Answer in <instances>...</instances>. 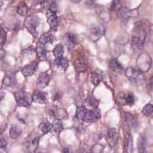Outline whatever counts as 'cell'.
Segmentation results:
<instances>
[{
	"label": "cell",
	"instance_id": "obj_1",
	"mask_svg": "<svg viewBox=\"0 0 153 153\" xmlns=\"http://www.w3.org/2000/svg\"><path fill=\"white\" fill-rule=\"evenodd\" d=\"M146 39V31L141 23L136 25L131 32V45L133 49L141 50Z\"/></svg>",
	"mask_w": 153,
	"mask_h": 153
},
{
	"label": "cell",
	"instance_id": "obj_2",
	"mask_svg": "<svg viewBox=\"0 0 153 153\" xmlns=\"http://www.w3.org/2000/svg\"><path fill=\"white\" fill-rule=\"evenodd\" d=\"M125 74L130 82L136 85L142 84L145 79L144 73L131 67H128L126 69Z\"/></svg>",
	"mask_w": 153,
	"mask_h": 153
},
{
	"label": "cell",
	"instance_id": "obj_3",
	"mask_svg": "<svg viewBox=\"0 0 153 153\" xmlns=\"http://www.w3.org/2000/svg\"><path fill=\"white\" fill-rule=\"evenodd\" d=\"M152 60L150 56L146 53H142L139 54L136 60V66L137 69L143 73L149 71L151 66Z\"/></svg>",
	"mask_w": 153,
	"mask_h": 153
},
{
	"label": "cell",
	"instance_id": "obj_4",
	"mask_svg": "<svg viewBox=\"0 0 153 153\" xmlns=\"http://www.w3.org/2000/svg\"><path fill=\"white\" fill-rule=\"evenodd\" d=\"M14 97L17 104L20 106L27 107L32 102V95L24 90H19L15 92Z\"/></svg>",
	"mask_w": 153,
	"mask_h": 153
},
{
	"label": "cell",
	"instance_id": "obj_5",
	"mask_svg": "<svg viewBox=\"0 0 153 153\" xmlns=\"http://www.w3.org/2000/svg\"><path fill=\"white\" fill-rule=\"evenodd\" d=\"M39 24V18L35 15H30L27 16L24 23L25 27L35 37L37 35L36 27L38 26Z\"/></svg>",
	"mask_w": 153,
	"mask_h": 153
},
{
	"label": "cell",
	"instance_id": "obj_6",
	"mask_svg": "<svg viewBox=\"0 0 153 153\" xmlns=\"http://www.w3.org/2000/svg\"><path fill=\"white\" fill-rule=\"evenodd\" d=\"M100 118V112L98 109H87L85 108L81 120L86 123H94L98 121Z\"/></svg>",
	"mask_w": 153,
	"mask_h": 153
},
{
	"label": "cell",
	"instance_id": "obj_7",
	"mask_svg": "<svg viewBox=\"0 0 153 153\" xmlns=\"http://www.w3.org/2000/svg\"><path fill=\"white\" fill-rule=\"evenodd\" d=\"M117 99L118 102L123 105L132 106L135 102L134 95L130 92L120 91L117 93Z\"/></svg>",
	"mask_w": 153,
	"mask_h": 153
},
{
	"label": "cell",
	"instance_id": "obj_8",
	"mask_svg": "<svg viewBox=\"0 0 153 153\" xmlns=\"http://www.w3.org/2000/svg\"><path fill=\"white\" fill-rule=\"evenodd\" d=\"M105 34V29L102 25L93 26L90 30L89 37L92 41H98Z\"/></svg>",
	"mask_w": 153,
	"mask_h": 153
},
{
	"label": "cell",
	"instance_id": "obj_9",
	"mask_svg": "<svg viewBox=\"0 0 153 153\" xmlns=\"http://www.w3.org/2000/svg\"><path fill=\"white\" fill-rule=\"evenodd\" d=\"M39 137H35L33 138H30L26 140L23 143L24 151L27 153H32L35 151V150L38 148Z\"/></svg>",
	"mask_w": 153,
	"mask_h": 153
},
{
	"label": "cell",
	"instance_id": "obj_10",
	"mask_svg": "<svg viewBox=\"0 0 153 153\" xmlns=\"http://www.w3.org/2000/svg\"><path fill=\"white\" fill-rule=\"evenodd\" d=\"M47 112L50 115L55 118V119L60 120L66 118L68 115L65 109L57 108L56 106H51L48 108L47 109Z\"/></svg>",
	"mask_w": 153,
	"mask_h": 153
},
{
	"label": "cell",
	"instance_id": "obj_11",
	"mask_svg": "<svg viewBox=\"0 0 153 153\" xmlns=\"http://www.w3.org/2000/svg\"><path fill=\"white\" fill-rule=\"evenodd\" d=\"M134 10H130L127 7L122 6L118 9L117 16L120 19H122L123 20H128L130 17H134V16H137V14H136V13H134Z\"/></svg>",
	"mask_w": 153,
	"mask_h": 153
},
{
	"label": "cell",
	"instance_id": "obj_12",
	"mask_svg": "<svg viewBox=\"0 0 153 153\" xmlns=\"http://www.w3.org/2000/svg\"><path fill=\"white\" fill-rule=\"evenodd\" d=\"M69 66V60L65 57L56 58L53 63V68L55 70L65 71Z\"/></svg>",
	"mask_w": 153,
	"mask_h": 153
},
{
	"label": "cell",
	"instance_id": "obj_13",
	"mask_svg": "<svg viewBox=\"0 0 153 153\" xmlns=\"http://www.w3.org/2000/svg\"><path fill=\"white\" fill-rule=\"evenodd\" d=\"M38 64H39V62L36 60H35V61L31 62L29 64L25 66L22 70L23 75L25 77H28L33 75L35 73L38 68Z\"/></svg>",
	"mask_w": 153,
	"mask_h": 153
},
{
	"label": "cell",
	"instance_id": "obj_14",
	"mask_svg": "<svg viewBox=\"0 0 153 153\" xmlns=\"http://www.w3.org/2000/svg\"><path fill=\"white\" fill-rule=\"evenodd\" d=\"M32 102L38 103L39 104H45L48 101L47 93L39 90H36L34 91L32 95Z\"/></svg>",
	"mask_w": 153,
	"mask_h": 153
},
{
	"label": "cell",
	"instance_id": "obj_15",
	"mask_svg": "<svg viewBox=\"0 0 153 153\" xmlns=\"http://www.w3.org/2000/svg\"><path fill=\"white\" fill-rule=\"evenodd\" d=\"M107 143L111 147H114L118 139V133L116 128H111L107 132Z\"/></svg>",
	"mask_w": 153,
	"mask_h": 153
},
{
	"label": "cell",
	"instance_id": "obj_16",
	"mask_svg": "<svg viewBox=\"0 0 153 153\" xmlns=\"http://www.w3.org/2000/svg\"><path fill=\"white\" fill-rule=\"evenodd\" d=\"M2 84L7 87H14L17 84L15 74L13 72H7L2 79Z\"/></svg>",
	"mask_w": 153,
	"mask_h": 153
},
{
	"label": "cell",
	"instance_id": "obj_17",
	"mask_svg": "<svg viewBox=\"0 0 153 153\" xmlns=\"http://www.w3.org/2000/svg\"><path fill=\"white\" fill-rule=\"evenodd\" d=\"M50 77L47 72H42L37 79L36 85L39 88H44L48 84Z\"/></svg>",
	"mask_w": 153,
	"mask_h": 153
},
{
	"label": "cell",
	"instance_id": "obj_18",
	"mask_svg": "<svg viewBox=\"0 0 153 153\" xmlns=\"http://www.w3.org/2000/svg\"><path fill=\"white\" fill-rule=\"evenodd\" d=\"M74 66L78 72H83L88 68V63L84 57H78L74 62Z\"/></svg>",
	"mask_w": 153,
	"mask_h": 153
},
{
	"label": "cell",
	"instance_id": "obj_19",
	"mask_svg": "<svg viewBox=\"0 0 153 153\" xmlns=\"http://www.w3.org/2000/svg\"><path fill=\"white\" fill-rule=\"evenodd\" d=\"M124 117L125 120L129 126L133 128H136L138 126V119L136 115L127 112L125 114Z\"/></svg>",
	"mask_w": 153,
	"mask_h": 153
},
{
	"label": "cell",
	"instance_id": "obj_20",
	"mask_svg": "<svg viewBox=\"0 0 153 153\" xmlns=\"http://www.w3.org/2000/svg\"><path fill=\"white\" fill-rule=\"evenodd\" d=\"M36 52L38 59L41 60H44L46 59L47 50L45 48V45L39 42H38L36 44Z\"/></svg>",
	"mask_w": 153,
	"mask_h": 153
},
{
	"label": "cell",
	"instance_id": "obj_21",
	"mask_svg": "<svg viewBox=\"0 0 153 153\" xmlns=\"http://www.w3.org/2000/svg\"><path fill=\"white\" fill-rule=\"evenodd\" d=\"M124 146L126 151L128 152L131 153L133 150V141L132 137L131 134L129 133H127L125 135L124 137Z\"/></svg>",
	"mask_w": 153,
	"mask_h": 153
},
{
	"label": "cell",
	"instance_id": "obj_22",
	"mask_svg": "<svg viewBox=\"0 0 153 153\" xmlns=\"http://www.w3.org/2000/svg\"><path fill=\"white\" fill-rule=\"evenodd\" d=\"M137 145L138 153H146V139L145 136L140 134L138 140Z\"/></svg>",
	"mask_w": 153,
	"mask_h": 153
},
{
	"label": "cell",
	"instance_id": "obj_23",
	"mask_svg": "<svg viewBox=\"0 0 153 153\" xmlns=\"http://www.w3.org/2000/svg\"><path fill=\"white\" fill-rule=\"evenodd\" d=\"M9 133L11 138L16 139L20 136L22 133V130L19 126L17 125H14L11 127Z\"/></svg>",
	"mask_w": 153,
	"mask_h": 153
},
{
	"label": "cell",
	"instance_id": "obj_24",
	"mask_svg": "<svg viewBox=\"0 0 153 153\" xmlns=\"http://www.w3.org/2000/svg\"><path fill=\"white\" fill-rule=\"evenodd\" d=\"M96 11L97 13V14L102 19V20L108 22L110 20L108 11H107V10L105 9L104 7H98L97 9L96 10Z\"/></svg>",
	"mask_w": 153,
	"mask_h": 153
},
{
	"label": "cell",
	"instance_id": "obj_25",
	"mask_svg": "<svg viewBox=\"0 0 153 153\" xmlns=\"http://www.w3.org/2000/svg\"><path fill=\"white\" fill-rule=\"evenodd\" d=\"M54 40V38L53 35L51 33L46 32L42 33L39 39V42L42 43V44H45L47 43H51L52 44Z\"/></svg>",
	"mask_w": 153,
	"mask_h": 153
},
{
	"label": "cell",
	"instance_id": "obj_26",
	"mask_svg": "<svg viewBox=\"0 0 153 153\" xmlns=\"http://www.w3.org/2000/svg\"><path fill=\"white\" fill-rule=\"evenodd\" d=\"M38 128L42 134H45L51 131L52 129V124L48 121H44L40 123Z\"/></svg>",
	"mask_w": 153,
	"mask_h": 153
},
{
	"label": "cell",
	"instance_id": "obj_27",
	"mask_svg": "<svg viewBox=\"0 0 153 153\" xmlns=\"http://www.w3.org/2000/svg\"><path fill=\"white\" fill-rule=\"evenodd\" d=\"M109 67L113 72L116 73H119L123 70V68L120 65V63L115 59H112L109 61Z\"/></svg>",
	"mask_w": 153,
	"mask_h": 153
},
{
	"label": "cell",
	"instance_id": "obj_28",
	"mask_svg": "<svg viewBox=\"0 0 153 153\" xmlns=\"http://www.w3.org/2000/svg\"><path fill=\"white\" fill-rule=\"evenodd\" d=\"M85 103L93 109L97 108L99 105V100H97L94 96L88 95L85 99Z\"/></svg>",
	"mask_w": 153,
	"mask_h": 153
},
{
	"label": "cell",
	"instance_id": "obj_29",
	"mask_svg": "<svg viewBox=\"0 0 153 153\" xmlns=\"http://www.w3.org/2000/svg\"><path fill=\"white\" fill-rule=\"evenodd\" d=\"M53 53L56 58L62 57L64 53V47L62 44H57L53 50Z\"/></svg>",
	"mask_w": 153,
	"mask_h": 153
},
{
	"label": "cell",
	"instance_id": "obj_30",
	"mask_svg": "<svg viewBox=\"0 0 153 153\" xmlns=\"http://www.w3.org/2000/svg\"><path fill=\"white\" fill-rule=\"evenodd\" d=\"M17 12L21 16H25L29 12V7L25 2H20L17 7Z\"/></svg>",
	"mask_w": 153,
	"mask_h": 153
},
{
	"label": "cell",
	"instance_id": "obj_31",
	"mask_svg": "<svg viewBox=\"0 0 153 153\" xmlns=\"http://www.w3.org/2000/svg\"><path fill=\"white\" fill-rule=\"evenodd\" d=\"M51 124L52 129L56 133H60L63 130V123L60 120L55 119Z\"/></svg>",
	"mask_w": 153,
	"mask_h": 153
},
{
	"label": "cell",
	"instance_id": "obj_32",
	"mask_svg": "<svg viewBox=\"0 0 153 153\" xmlns=\"http://www.w3.org/2000/svg\"><path fill=\"white\" fill-rule=\"evenodd\" d=\"M47 23L51 28H54L58 25V17L56 14H51L47 19Z\"/></svg>",
	"mask_w": 153,
	"mask_h": 153
},
{
	"label": "cell",
	"instance_id": "obj_33",
	"mask_svg": "<svg viewBox=\"0 0 153 153\" xmlns=\"http://www.w3.org/2000/svg\"><path fill=\"white\" fill-rule=\"evenodd\" d=\"M142 114L147 117H150L153 115V104L148 103L146 104L142 110Z\"/></svg>",
	"mask_w": 153,
	"mask_h": 153
},
{
	"label": "cell",
	"instance_id": "obj_34",
	"mask_svg": "<svg viewBox=\"0 0 153 153\" xmlns=\"http://www.w3.org/2000/svg\"><path fill=\"white\" fill-rule=\"evenodd\" d=\"M90 80H91L92 84L94 86H97L101 82L102 77L98 73H97L96 72H92V74L91 75Z\"/></svg>",
	"mask_w": 153,
	"mask_h": 153
},
{
	"label": "cell",
	"instance_id": "obj_35",
	"mask_svg": "<svg viewBox=\"0 0 153 153\" xmlns=\"http://www.w3.org/2000/svg\"><path fill=\"white\" fill-rule=\"evenodd\" d=\"M7 31L4 29V27L0 25V44L1 45H4L6 40H7Z\"/></svg>",
	"mask_w": 153,
	"mask_h": 153
},
{
	"label": "cell",
	"instance_id": "obj_36",
	"mask_svg": "<svg viewBox=\"0 0 153 153\" xmlns=\"http://www.w3.org/2000/svg\"><path fill=\"white\" fill-rule=\"evenodd\" d=\"M65 40L66 42L71 45H74L76 42V38L74 34L68 33L65 35Z\"/></svg>",
	"mask_w": 153,
	"mask_h": 153
},
{
	"label": "cell",
	"instance_id": "obj_37",
	"mask_svg": "<svg viewBox=\"0 0 153 153\" xmlns=\"http://www.w3.org/2000/svg\"><path fill=\"white\" fill-rule=\"evenodd\" d=\"M103 145L99 143H96L90 149V153H103Z\"/></svg>",
	"mask_w": 153,
	"mask_h": 153
},
{
	"label": "cell",
	"instance_id": "obj_38",
	"mask_svg": "<svg viewBox=\"0 0 153 153\" xmlns=\"http://www.w3.org/2000/svg\"><path fill=\"white\" fill-rule=\"evenodd\" d=\"M58 9V5L57 4L56 2H51L48 7L49 11L52 14H56V12Z\"/></svg>",
	"mask_w": 153,
	"mask_h": 153
},
{
	"label": "cell",
	"instance_id": "obj_39",
	"mask_svg": "<svg viewBox=\"0 0 153 153\" xmlns=\"http://www.w3.org/2000/svg\"><path fill=\"white\" fill-rule=\"evenodd\" d=\"M7 142L4 136L2 134L0 135V148H5L7 146Z\"/></svg>",
	"mask_w": 153,
	"mask_h": 153
},
{
	"label": "cell",
	"instance_id": "obj_40",
	"mask_svg": "<svg viewBox=\"0 0 153 153\" xmlns=\"http://www.w3.org/2000/svg\"><path fill=\"white\" fill-rule=\"evenodd\" d=\"M119 3H120V1H113L112 3V5H111V9L113 10H115V9L118 6Z\"/></svg>",
	"mask_w": 153,
	"mask_h": 153
},
{
	"label": "cell",
	"instance_id": "obj_41",
	"mask_svg": "<svg viewBox=\"0 0 153 153\" xmlns=\"http://www.w3.org/2000/svg\"><path fill=\"white\" fill-rule=\"evenodd\" d=\"M60 98V95L59 93H55V94L53 96V97H52V99H53V100L54 102L59 100Z\"/></svg>",
	"mask_w": 153,
	"mask_h": 153
},
{
	"label": "cell",
	"instance_id": "obj_42",
	"mask_svg": "<svg viewBox=\"0 0 153 153\" xmlns=\"http://www.w3.org/2000/svg\"><path fill=\"white\" fill-rule=\"evenodd\" d=\"M34 153H48V152L45 150L44 149H42V148H38L34 152Z\"/></svg>",
	"mask_w": 153,
	"mask_h": 153
},
{
	"label": "cell",
	"instance_id": "obj_43",
	"mask_svg": "<svg viewBox=\"0 0 153 153\" xmlns=\"http://www.w3.org/2000/svg\"><path fill=\"white\" fill-rule=\"evenodd\" d=\"M5 96V93L3 92H0V102L1 101V100L4 98Z\"/></svg>",
	"mask_w": 153,
	"mask_h": 153
},
{
	"label": "cell",
	"instance_id": "obj_44",
	"mask_svg": "<svg viewBox=\"0 0 153 153\" xmlns=\"http://www.w3.org/2000/svg\"><path fill=\"white\" fill-rule=\"evenodd\" d=\"M62 152V153H69V150L67 148H63Z\"/></svg>",
	"mask_w": 153,
	"mask_h": 153
},
{
	"label": "cell",
	"instance_id": "obj_45",
	"mask_svg": "<svg viewBox=\"0 0 153 153\" xmlns=\"http://www.w3.org/2000/svg\"><path fill=\"white\" fill-rule=\"evenodd\" d=\"M3 4H4V3H3V2L2 1H0V10H1V7H2V5H3Z\"/></svg>",
	"mask_w": 153,
	"mask_h": 153
},
{
	"label": "cell",
	"instance_id": "obj_46",
	"mask_svg": "<svg viewBox=\"0 0 153 153\" xmlns=\"http://www.w3.org/2000/svg\"><path fill=\"white\" fill-rule=\"evenodd\" d=\"M71 2H74V3H78V2H79L80 1H71Z\"/></svg>",
	"mask_w": 153,
	"mask_h": 153
}]
</instances>
